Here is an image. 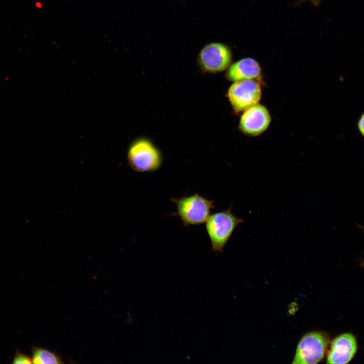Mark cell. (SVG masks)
Returning a JSON list of instances; mask_svg holds the SVG:
<instances>
[{
    "label": "cell",
    "mask_w": 364,
    "mask_h": 364,
    "mask_svg": "<svg viewBox=\"0 0 364 364\" xmlns=\"http://www.w3.org/2000/svg\"><path fill=\"white\" fill-rule=\"evenodd\" d=\"M171 201L176 206V211L171 215L178 216L184 226L199 225L205 223L214 207V201L206 199L197 193Z\"/></svg>",
    "instance_id": "cell-1"
},
{
    "label": "cell",
    "mask_w": 364,
    "mask_h": 364,
    "mask_svg": "<svg viewBox=\"0 0 364 364\" xmlns=\"http://www.w3.org/2000/svg\"><path fill=\"white\" fill-rule=\"evenodd\" d=\"M244 221L232 213V206L210 215L205 222V228L212 250L216 253L222 252L235 229Z\"/></svg>",
    "instance_id": "cell-2"
},
{
    "label": "cell",
    "mask_w": 364,
    "mask_h": 364,
    "mask_svg": "<svg viewBox=\"0 0 364 364\" xmlns=\"http://www.w3.org/2000/svg\"><path fill=\"white\" fill-rule=\"evenodd\" d=\"M127 159L132 170L138 172H150L162 165L160 150L149 140L140 138L133 142L127 151Z\"/></svg>",
    "instance_id": "cell-3"
},
{
    "label": "cell",
    "mask_w": 364,
    "mask_h": 364,
    "mask_svg": "<svg viewBox=\"0 0 364 364\" xmlns=\"http://www.w3.org/2000/svg\"><path fill=\"white\" fill-rule=\"evenodd\" d=\"M329 335L321 331L305 334L300 339L292 363H317L324 357L330 344Z\"/></svg>",
    "instance_id": "cell-4"
},
{
    "label": "cell",
    "mask_w": 364,
    "mask_h": 364,
    "mask_svg": "<svg viewBox=\"0 0 364 364\" xmlns=\"http://www.w3.org/2000/svg\"><path fill=\"white\" fill-rule=\"evenodd\" d=\"M227 96L235 111L240 112L258 104L261 88L255 80L237 81L229 88Z\"/></svg>",
    "instance_id": "cell-5"
},
{
    "label": "cell",
    "mask_w": 364,
    "mask_h": 364,
    "mask_svg": "<svg viewBox=\"0 0 364 364\" xmlns=\"http://www.w3.org/2000/svg\"><path fill=\"white\" fill-rule=\"evenodd\" d=\"M232 60L229 48L220 42L206 45L200 52L198 62L201 68L210 73L224 71L228 68Z\"/></svg>",
    "instance_id": "cell-6"
},
{
    "label": "cell",
    "mask_w": 364,
    "mask_h": 364,
    "mask_svg": "<svg viewBox=\"0 0 364 364\" xmlns=\"http://www.w3.org/2000/svg\"><path fill=\"white\" fill-rule=\"evenodd\" d=\"M329 345L327 363H348L354 357L358 350L356 337L351 332H344L337 335Z\"/></svg>",
    "instance_id": "cell-7"
},
{
    "label": "cell",
    "mask_w": 364,
    "mask_h": 364,
    "mask_svg": "<svg viewBox=\"0 0 364 364\" xmlns=\"http://www.w3.org/2000/svg\"><path fill=\"white\" fill-rule=\"evenodd\" d=\"M271 116L267 109L257 104L244 111L239 127L245 134L256 136L265 131L269 126Z\"/></svg>",
    "instance_id": "cell-8"
},
{
    "label": "cell",
    "mask_w": 364,
    "mask_h": 364,
    "mask_svg": "<svg viewBox=\"0 0 364 364\" xmlns=\"http://www.w3.org/2000/svg\"><path fill=\"white\" fill-rule=\"evenodd\" d=\"M261 69L259 63L251 58L242 59L230 66L226 77L234 82L242 80H255L260 76Z\"/></svg>",
    "instance_id": "cell-9"
},
{
    "label": "cell",
    "mask_w": 364,
    "mask_h": 364,
    "mask_svg": "<svg viewBox=\"0 0 364 364\" xmlns=\"http://www.w3.org/2000/svg\"><path fill=\"white\" fill-rule=\"evenodd\" d=\"M32 361L34 363H63L62 359L56 353L46 349L33 347Z\"/></svg>",
    "instance_id": "cell-10"
},
{
    "label": "cell",
    "mask_w": 364,
    "mask_h": 364,
    "mask_svg": "<svg viewBox=\"0 0 364 364\" xmlns=\"http://www.w3.org/2000/svg\"><path fill=\"white\" fill-rule=\"evenodd\" d=\"M32 362V359L29 356L18 351L16 352L13 360V363L29 364Z\"/></svg>",
    "instance_id": "cell-11"
},
{
    "label": "cell",
    "mask_w": 364,
    "mask_h": 364,
    "mask_svg": "<svg viewBox=\"0 0 364 364\" xmlns=\"http://www.w3.org/2000/svg\"><path fill=\"white\" fill-rule=\"evenodd\" d=\"M358 126L360 133L364 136V113L361 115L358 121Z\"/></svg>",
    "instance_id": "cell-12"
},
{
    "label": "cell",
    "mask_w": 364,
    "mask_h": 364,
    "mask_svg": "<svg viewBox=\"0 0 364 364\" xmlns=\"http://www.w3.org/2000/svg\"><path fill=\"white\" fill-rule=\"evenodd\" d=\"M359 265L362 268H364V257L361 259L359 262Z\"/></svg>",
    "instance_id": "cell-13"
}]
</instances>
